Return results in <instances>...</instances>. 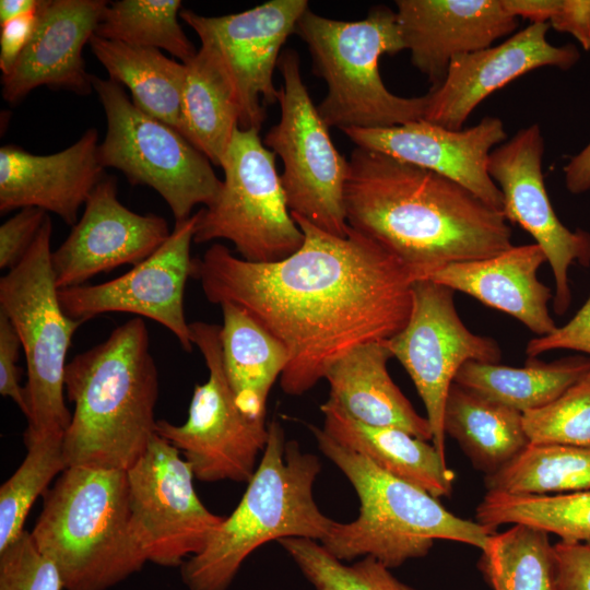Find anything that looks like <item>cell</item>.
Segmentation results:
<instances>
[{
    "mask_svg": "<svg viewBox=\"0 0 590 590\" xmlns=\"http://www.w3.org/2000/svg\"><path fill=\"white\" fill-rule=\"evenodd\" d=\"M302 247L274 262H250L215 243L192 259L206 299L244 308L288 354L282 390L299 396L354 347L391 339L412 310L408 271L388 251L349 228L340 237L292 214Z\"/></svg>",
    "mask_w": 590,
    "mask_h": 590,
    "instance_id": "1",
    "label": "cell"
},
{
    "mask_svg": "<svg viewBox=\"0 0 590 590\" xmlns=\"http://www.w3.org/2000/svg\"><path fill=\"white\" fill-rule=\"evenodd\" d=\"M347 225L392 255L413 282L512 247L503 213L461 185L356 146L344 187Z\"/></svg>",
    "mask_w": 590,
    "mask_h": 590,
    "instance_id": "2",
    "label": "cell"
},
{
    "mask_svg": "<svg viewBox=\"0 0 590 590\" xmlns=\"http://www.w3.org/2000/svg\"><path fill=\"white\" fill-rule=\"evenodd\" d=\"M64 391L74 404L63 436L68 467L127 471L155 434L158 374L146 323L135 317L66 367Z\"/></svg>",
    "mask_w": 590,
    "mask_h": 590,
    "instance_id": "3",
    "label": "cell"
},
{
    "mask_svg": "<svg viewBox=\"0 0 590 590\" xmlns=\"http://www.w3.org/2000/svg\"><path fill=\"white\" fill-rule=\"evenodd\" d=\"M321 470L317 456L285 440L278 420L268 424L262 457L234 511L224 517L206 546L189 557L181 578L189 590H226L257 547L285 538L321 542L333 520L321 512L314 484Z\"/></svg>",
    "mask_w": 590,
    "mask_h": 590,
    "instance_id": "4",
    "label": "cell"
},
{
    "mask_svg": "<svg viewBox=\"0 0 590 590\" xmlns=\"http://www.w3.org/2000/svg\"><path fill=\"white\" fill-rule=\"evenodd\" d=\"M31 532L66 590H106L148 562L131 521L125 470L68 467Z\"/></svg>",
    "mask_w": 590,
    "mask_h": 590,
    "instance_id": "5",
    "label": "cell"
},
{
    "mask_svg": "<svg viewBox=\"0 0 590 590\" xmlns=\"http://www.w3.org/2000/svg\"><path fill=\"white\" fill-rule=\"evenodd\" d=\"M318 447L347 477L359 499L358 517L333 522L321 545L340 560L371 556L390 568L428 554L435 540L481 551L495 530L448 511L438 498L376 467L341 446L323 429L309 426Z\"/></svg>",
    "mask_w": 590,
    "mask_h": 590,
    "instance_id": "6",
    "label": "cell"
},
{
    "mask_svg": "<svg viewBox=\"0 0 590 590\" xmlns=\"http://www.w3.org/2000/svg\"><path fill=\"white\" fill-rule=\"evenodd\" d=\"M295 34L306 43L315 73L327 84L317 108L329 128L384 129L424 118L427 95L398 96L379 73L382 55L405 49L396 12L388 7H374L359 21L332 20L308 9Z\"/></svg>",
    "mask_w": 590,
    "mask_h": 590,
    "instance_id": "7",
    "label": "cell"
},
{
    "mask_svg": "<svg viewBox=\"0 0 590 590\" xmlns=\"http://www.w3.org/2000/svg\"><path fill=\"white\" fill-rule=\"evenodd\" d=\"M51 234L47 215L27 252L0 279V311L15 328L26 359L25 442L64 436L72 417L66 405V358L83 322L70 318L59 303Z\"/></svg>",
    "mask_w": 590,
    "mask_h": 590,
    "instance_id": "8",
    "label": "cell"
},
{
    "mask_svg": "<svg viewBox=\"0 0 590 590\" xmlns=\"http://www.w3.org/2000/svg\"><path fill=\"white\" fill-rule=\"evenodd\" d=\"M258 129L237 128L222 158L215 200L199 210L193 241L226 239L243 259L274 262L296 252L304 233L294 221L269 150Z\"/></svg>",
    "mask_w": 590,
    "mask_h": 590,
    "instance_id": "9",
    "label": "cell"
},
{
    "mask_svg": "<svg viewBox=\"0 0 590 590\" xmlns=\"http://www.w3.org/2000/svg\"><path fill=\"white\" fill-rule=\"evenodd\" d=\"M92 84L107 121L98 144L104 168H117L130 184L154 189L176 223L190 217L196 205L208 206L215 200L222 180L199 150L177 130L138 108L120 84L95 75Z\"/></svg>",
    "mask_w": 590,
    "mask_h": 590,
    "instance_id": "10",
    "label": "cell"
},
{
    "mask_svg": "<svg viewBox=\"0 0 590 590\" xmlns=\"http://www.w3.org/2000/svg\"><path fill=\"white\" fill-rule=\"evenodd\" d=\"M281 118L263 139L283 164L281 181L288 209L318 228L344 237L349 161L337 150L302 79L298 54H281Z\"/></svg>",
    "mask_w": 590,
    "mask_h": 590,
    "instance_id": "11",
    "label": "cell"
},
{
    "mask_svg": "<svg viewBox=\"0 0 590 590\" xmlns=\"http://www.w3.org/2000/svg\"><path fill=\"white\" fill-rule=\"evenodd\" d=\"M190 330L209 378L196 385L187 421L175 425L158 420L155 433L184 453L199 481L248 483L266 448L268 425L247 417L236 404L223 367L221 326L194 321Z\"/></svg>",
    "mask_w": 590,
    "mask_h": 590,
    "instance_id": "12",
    "label": "cell"
},
{
    "mask_svg": "<svg viewBox=\"0 0 590 590\" xmlns=\"http://www.w3.org/2000/svg\"><path fill=\"white\" fill-rule=\"evenodd\" d=\"M455 291L429 279L412 284V310L405 327L387 340L410 375L426 410L433 446L446 458L444 412L449 390L463 364L498 363V343L471 332L460 319Z\"/></svg>",
    "mask_w": 590,
    "mask_h": 590,
    "instance_id": "13",
    "label": "cell"
},
{
    "mask_svg": "<svg viewBox=\"0 0 590 590\" xmlns=\"http://www.w3.org/2000/svg\"><path fill=\"white\" fill-rule=\"evenodd\" d=\"M126 472L132 527L148 560L176 567L202 552L224 517L202 504L179 450L155 433Z\"/></svg>",
    "mask_w": 590,
    "mask_h": 590,
    "instance_id": "14",
    "label": "cell"
},
{
    "mask_svg": "<svg viewBox=\"0 0 590 590\" xmlns=\"http://www.w3.org/2000/svg\"><path fill=\"white\" fill-rule=\"evenodd\" d=\"M308 9L306 0H270L222 16L180 11L179 17L226 73L239 106V128L260 130L264 105L279 103L280 88L273 84V72L281 48Z\"/></svg>",
    "mask_w": 590,
    "mask_h": 590,
    "instance_id": "15",
    "label": "cell"
},
{
    "mask_svg": "<svg viewBox=\"0 0 590 590\" xmlns=\"http://www.w3.org/2000/svg\"><path fill=\"white\" fill-rule=\"evenodd\" d=\"M543 155L541 127L532 123L492 151L488 174L500 190L507 222L528 232L545 253L555 281L553 310L562 316L571 303L570 267L590 266V233L571 231L557 217L544 184Z\"/></svg>",
    "mask_w": 590,
    "mask_h": 590,
    "instance_id": "16",
    "label": "cell"
},
{
    "mask_svg": "<svg viewBox=\"0 0 590 590\" xmlns=\"http://www.w3.org/2000/svg\"><path fill=\"white\" fill-rule=\"evenodd\" d=\"M199 211L177 222L167 240L125 274L94 285L58 291L63 311L84 322L107 312L151 319L170 331L186 352L193 347L184 309L185 286L192 273L190 246Z\"/></svg>",
    "mask_w": 590,
    "mask_h": 590,
    "instance_id": "17",
    "label": "cell"
},
{
    "mask_svg": "<svg viewBox=\"0 0 590 590\" xmlns=\"http://www.w3.org/2000/svg\"><path fill=\"white\" fill-rule=\"evenodd\" d=\"M170 233L164 217L125 206L115 178L104 177L87 198L81 219L51 253L56 285L74 287L120 266L133 267L153 255Z\"/></svg>",
    "mask_w": 590,
    "mask_h": 590,
    "instance_id": "18",
    "label": "cell"
},
{
    "mask_svg": "<svg viewBox=\"0 0 590 590\" xmlns=\"http://www.w3.org/2000/svg\"><path fill=\"white\" fill-rule=\"evenodd\" d=\"M548 28V23H530L499 45L456 57L442 82L426 94L423 120L463 129L479 104L515 79L543 67H574L580 57L578 49L571 44L552 45L546 39Z\"/></svg>",
    "mask_w": 590,
    "mask_h": 590,
    "instance_id": "19",
    "label": "cell"
},
{
    "mask_svg": "<svg viewBox=\"0 0 590 590\" xmlns=\"http://www.w3.org/2000/svg\"><path fill=\"white\" fill-rule=\"evenodd\" d=\"M343 133L356 146L441 175L502 212L500 190L488 174L492 151L507 140L504 122L498 117L486 116L460 130L422 119L384 129H345Z\"/></svg>",
    "mask_w": 590,
    "mask_h": 590,
    "instance_id": "20",
    "label": "cell"
},
{
    "mask_svg": "<svg viewBox=\"0 0 590 590\" xmlns=\"http://www.w3.org/2000/svg\"><path fill=\"white\" fill-rule=\"evenodd\" d=\"M396 7L411 62L430 88L442 82L456 57L491 47L519 26L502 0H398Z\"/></svg>",
    "mask_w": 590,
    "mask_h": 590,
    "instance_id": "21",
    "label": "cell"
},
{
    "mask_svg": "<svg viewBox=\"0 0 590 590\" xmlns=\"http://www.w3.org/2000/svg\"><path fill=\"white\" fill-rule=\"evenodd\" d=\"M98 158V134L87 129L69 148L36 155L15 145L0 149V212L38 208L69 225L104 178Z\"/></svg>",
    "mask_w": 590,
    "mask_h": 590,
    "instance_id": "22",
    "label": "cell"
},
{
    "mask_svg": "<svg viewBox=\"0 0 590 590\" xmlns=\"http://www.w3.org/2000/svg\"><path fill=\"white\" fill-rule=\"evenodd\" d=\"M108 2L44 1L37 27L11 72L2 75V96L13 104L43 85L88 94L92 75L83 48L95 35Z\"/></svg>",
    "mask_w": 590,
    "mask_h": 590,
    "instance_id": "23",
    "label": "cell"
},
{
    "mask_svg": "<svg viewBox=\"0 0 590 590\" xmlns=\"http://www.w3.org/2000/svg\"><path fill=\"white\" fill-rule=\"evenodd\" d=\"M545 262V253L535 243L512 246L491 258L449 264L429 280L508 314L544 337L557 329L548 310L554 294L538 279Z\"/></svg>",
    "mask_w": 590,
    "mask_h": 590,
    "instance_id": "24",
    "label": "cell"
},
{
    "mask_svg": "<svg viewBox=\"0 0 590 590\" xmlns=\"http://www.w3.org/2000/svg\"><path fill=\"white\" fill-rule=\"evenodd\" d=\"M391 357L387 340L361 344L341 356L324 375L327 402L361 423L432 440L428 420L415 411L388 373Z\"/></svg>",
    "mask_w": 590,
    "mask_h": 590,
    "instance_id": "25",
    "label": "cell"
},
{
    "mask_svg": "<svg viewBox=\"0 0 590 590\" xmlns=\"http://www.w3.org/2000/svg\"><path fill=\"white\" fill-rule=\"evenodd\" d=\"M320 410L324 415L322 429L341 446L436 498L451 495L455 472L433 444L399 428L361 423L327 401Z\"/></svg>",
    "mask_w": 590,
    "mask_h": 590,
    "instance_id": "26",
    "label": "cell"
},
{
    "mask_svg": "<svg viewBox=\"0 0 590 590\" xmlns=\"http://www.w3.org/2000/svg\"><path fill=\"white\" fill-rule=\"evenodd\" d=\"M221 306L222 359L238 409L252 420H266L271 387L288 364L283 344L244 308Z\"/></svg>",
    "mask_w": 590,
    "mask_h": 590,
    "instance_id": "27",
    "label": "cell"
},
{
    "mask_svg": "<svg viewBox=\"0 0 590 590\" xmlns=\"http://www.w3.org/2000/svg\"><path fill=\"white\" fill-rule=\"evenodd\" d=\"M444 430L485 475L504 468L530 444L521 412L456 382L446 400Z\"/></svg>",
    "mask_w": 590,
    "mask_h": 590,
    "instance_id": "28",
    "label": "cell"
},
{
    "mask_svg": "<svg viewBox=\"0 0 590 590\" xmlns=\"http://www.w3.org/2000/svg\"><path fill=\"white\" fill-rule=\"evenodd\" d=\"M88 45L109 79L129 88L138 108L180 133L185 63L160 49L131 46L96 34Z\"/></svg>",
    "mask_w": 590,
    "mask_h": 590,
    "instance_id": "29",
    "label": "cell"
},
{
    "mask_svg": "<svg viewBox=\"0 0 590 590\" xmlns=\"http://www.w3.org/2000/svg\"><path fill=\"white\" fill-rule=\"evenodd\" d=\"M185 64L180 134L212 164L221 166L239 128L234 88L219 61L203 47Z\"/></svg>",
    "mask_w": 590,
    "mask_h": 590,
    "instance_id": "30",
    "label": "cell"
},
{
    "mask_svg": "<svg viewBox=\"0 0 590 590\" xmlns=\"http://www.w3.org/2000/svg\"><path fill=\"white\" fill-rule=\"evenodd\" d=\"M590 357L570 356L554 362L528 357L523 367L467 362L455 382L493 402L521 413L542 408L581 379Z\"/></svg>",
    "mask_w": 590,
    "mask_h": 590,
    "instance_id": "31",
    "label": "cell"
},
{
    "mask_svg": "<svg viewBox=\"0 0 590 590\" xmlns=\"http://www.w3.org/2000/svg\"><path fill=\"white\" fill-rule=\"evenodd\" d=\"M476 521L495 531L505 523L527 524L564 542L590 544V488L555 495L487 492Z\"/></svg>",
    "mask_w": 590,
    "mask_h": 590,
    "instance_id": "32",
    "label": "cell"
},
{
    "mask_svg": "<svg viewBox=\"0 0 590 590\" xmlns=\"http://www.w3.org/2000/svg\"><path fill=\"white\" fill-rule=\"evenodd\" d=\"M487 492L550 495L590 488V446L529 444L497 472L485 475Z\"/></svg>",
    "mask_w": 590,
    "mask_h": 590,
    "instance_id": "33",
    "label": "cell"
},
{
    "mask_svg": "<svg viewBox=\"0 0 590 590\" xmlns=\"http://www.w3.org/2000/svg\"><path fill=\"white\" fill-rule=\"evenodd\" d=\"M479 570L493 590H555L557 564L548 533L514 524L491 535Z\"/></svg>",
    "mask_w": 590,
    "mask_h": 590,
    "instance_id": "34",
    "label": "cell"
},
{
    "mask_svg": "<svg viewBox=\"0 0 590 590\" xmlns=\"http://www.w3.org/2000/svg\"><path fill=\"white\" fill-rule=\"evenodd\" d=\"M180 0H120L107 4L96 35L131 46L164 49L188 63L197 49L179 22Z\"/></svg>",
    "mask_w": 590,
    "mask_h": 590,
    "instance_id": "35",
    "label": "cell"
},
{
    "mask_svg": "<svg viewBox=\"0 0 590 590\" xmlns=\"http://www.w3.org/2000/svg\"><path fill=\"white\" fill-rule=\"evenodd\" d=\"M25 444L24 460L0 487V551L24 532L25 519L36 498L68 468L63 436H46Z\"/></svg>",
    "mask_w": 590,
    "mask_h": 590,
    "instance_id": "36",
    "label": "cell"
},
{
    "mask_svg": "<svg viewBox=\"0 0 590 590\" xmlns=\"http://www.w3.org/2000/svg\"><path fill=\"white\" fill-rule=\"evenodd\" d=\"M278 542L316 590H415L371 556L345 565L316 540L285 538Z\"/></svg>",
    "mask_w": 590,
    "mask_h": 590,
    "instance_id": "37",
    "label": "cell"
},
{
    "mask_svg": "<svg viewBox=\"0 0 590 590\" xmlns=\"http://www.w3.org/2000/svg\"><path fill=\"white\" fill-rule=\"evenodd\" d=\"M530 444L590 446V369L546 405L522 413Z\"/></svg>",
    "mask_w": 590,
    "mask_h": 590,
    "instance_id": "38",
    "label": "cell"
},
{
    "mask_svg": "<svg viewBox=\"0 0 590 590\" xmlns=\"http://www.w3.org/2000/svg\"><path fill=\"white\" fill-rule=\"evenodd\" d=\"M60 571L43 554L31 532H24L0 551V590H62Z\"/></svg>",
    "mask_w": 590,
    "mask_h": 590,
    "instance_id": "39",
    "label": "cell"
},
{
    "mask_svg": "<svg viewBox=\"0 0 590 590\" xmlns=\"http://www.w3.org/2000/svg\"><path fill=\"white\" fill-rule=\"evenodd\" d=\"M47 217L38 208H24L0 226V268L10 270L27 252Z\"/></svg>",
    "mask_w": 590,
    "mask_h": 590,
    "instance_id": "40",
    "label": "cell"
},
{
    "mask_svg": "<svg viewBox=\"0 0 590 590\" xmlns=\"http://www.w3.org/2000/svg\"><path fill=\"white\" fill-rule=\"evenodd\" d=\"M555 350H569L590 355V296L570 320L547 335L531 339L526 346L528 357Z\"/></svg>",
    "mask_w": 590,
    "mask_h": 590,
    "instance_id": "41",
    "label": "cell"
},
{
    "mask_svg": "<svg viewBox=\"0 0 590 590\" xmlns=\"http://www.w3.org/2000/svg\"><path fill=\"white\" fill-rule=\"evenodd\" d=\"M22 347L20 337L9 320L0 311V393L10 398L26 415L25 389L20 385L17 359Z\"/></svg>",
    "mask_w": 590,
    "mask_h": 590,
    "instance_id": "42",
    "label": "cell"
},
{
    "mask_svg": "<svg viewBox=\"0 0 590 590\" xmlns=\"http://www.w3.org/2000/svg\"><path fill=\"white\" fill-rule=\"evenodd\" d=\"M557 564L555 590H590V544H554Z\"/></svg>",
    "mask_w": 590,
    "mask_h": 590,
    "instance_id": "43",
    "label": "cell"
},
{
    "mask_svg": "<svg viewBox=\"0 0 590 590\" xmlns=\"http://www.w3.org/2000/svg\"><path fill=\"white\" fill-rule=\"evenodd\" d=\"M43 3L44 1L34 12L1 24L0 69L2 75L11 72L31 42L39 21Z\"/></svg>",
    "mask_w": 590,
    "mask_h": 590,
    "instance_id": "44",
    "label": "cell"
},
{
    "mask_svg": "<svg viewBox=\"0 0 590 590\" xmlns=\"http://www.w3.org/2000/svg\"><path fill=\"white\" fill-rule=\"evenodd\" d=\"M548 24L557 32L571 34L590 50V0H560Z\"/></svg>",
    "mask_w": 590,
    "mask_h": 590,
    "instance_id": "45",
    "label": "cell"
},
{
    "mask_svg": "<svg viewBox=\"0 0 590 590\" xmlns=\"http://www.w3.org/2000/svg\"><path fill=\"white\" fill-rule=\"evenodd\" d=\"M504 8L516 17L531 23H550L560 0H502Z\"/></svg>",
    "mask_w": 590,
    "mask_h": 590,
    "instance_id": "46",
    "label": "cell"
},
{
    "mask_svg": "<svg viewBox=\"0 0 590 590\" xmlns=\"http://www.w3.org/2000/svg\"><path fill=\"white\" fill-rule=\"evenodd\" d=\"M565 186L574 194L590 190V142L564 166Z\"/></svg>",
    "mask_w": 590,
    "mask_h": 590,
    "instance_id": "47",
    "label": "cell"
},
{
    "mask_svg": "<svg viewBox=\"0 0 590 590\" xmlns=\"http://www.w3.org/2000/svg\"><path fill=\"white\" fill-rule=\"evenodd\" d=\"M42 2V0H1L0 25L36 11Z\"/></svg>",
    "mask_w": 590,
    "mask_h": 590,
    "instance_id": "48",
    "label": "cell"
}]
</instances>
